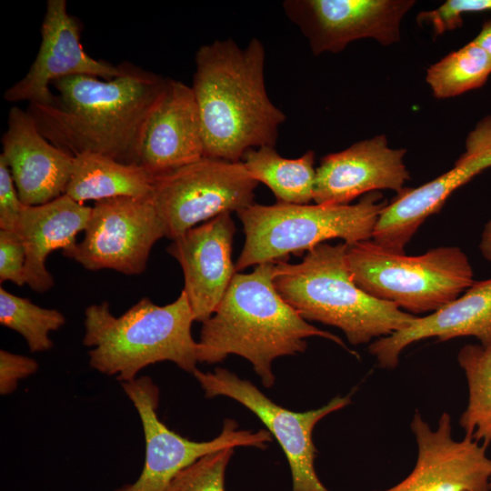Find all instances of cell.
<instances>
[{
    "instance_id": "cell-18",
    "label": "cell",
    "mask_w": 491,
    "mask_h": 491,
    "mask_svg": "<svg viewBox=\"0 0 491 491\" xmlns=\"http://www.w3.org/2000/svg\"><path fill=\"white\" fill-rule=\"evenodd\" d=\"M2 144L1 156L25 205H43L65 194L74 156L49 142L28 111L11 108Z\"/></svg>"
},
{
    "instance_id": "cell-16",
    "label": "cell",
    "mask_w": 491,
    "mask_h": 491,
    "mask_svg": "<svg viewBox=\"0 0 491 491\" xmlns=\"http://www.w3.org/2000/svg\"><path fill=\"white\" fill-rule=\"evenodd\" d=\"M405 148H392L385 135L358 141L321 158L316 167L314 201L349 205L356 197L388 189L400 193L410 179Z\"/></svg>"
},
{
    "instance_id": "cell-22",
    "label": "cell",
    "mask_w": 491,
    "mask_h": 491,
    "mask_svg": "<svg viewBox=\"0 0 491 491\" xmlns=\"http://www.w3.org/2000/svg\"><path fill=\"white\" fill-rule=\"evenodd\" d=\"M154 179L155 175L141 165L85 152L74 156L65 195L80 204L115 197L150 198Z\"/></svg>"
},
{
    "instance_id": "cell-28",
    "label": "cell",
    "mask_w": 491,
    "mask_h": 491,
    "mask_svg": "<svg viewBox=\"0 0 491 491\" xmlns=\"http://www.w3.org/2000/svg\"><path fill=\"white\" fill-rule=\"evenodd\" d=\"M486 11H491V0H447L436 9L420 12L416 20L439 35L460 27L464 14Z\"/></svg>"
},
{
    "instance_id": "cell-27",
    "label": "cell",
    "mask_w": 491,
    "mask_h": 491,
    "mask_svg": "<svg viewBox=\"0 0 491 491\" xmlns=\"http://www.w3.org/2000/svg\"><path fill=\"white\" fill-rule=\"evenodd\" d=\"M235 448L208 454L184 470L171 482L167 491H225V474Z\"/></svg>"
},
{
    "instance_id": "cell-29",
    "label": "cell",
    "mask_w": 491,
    "mask_h": 491,
    "mask_svg": "<svg viewBox=\"0 0 491 491\" xmlns=\"http://www.w3.org/2000/svg\"><path fill=\"white\" fill-rule=\"evenodd\" d=\"M25 249L17 232L0 229V282L25 284Z\"/></svg>"
},
{
    "instance_id": "cell-31",
    "label": "cell",
    "mask_w": 491,
    "mask_h": 491,
    "mask_svg": "<svg viewBox=\"0 0 491 491\" xmlns=\"http://www.w3.org/2000/svg\"><path fill=\"white\" fill-rule=\"evenodd\" d=\"M38 363L32 357L0 350V394L13 393L18 382L35 374Z\"/></svg>"
},
{
    "instance_id": "cell-32",
    "label": "cell",
    "mask_w": 491,
    "mask_h": 491,
    "mask_svg": "<svg viewBox=\"0 0 491 491\" xmlns=\"http://www.w3.org/2000/svg\"><path fill=\"white\" fill-rule=\"evenodd\" d=\"M473 40L491 56V20L483 24L478 35Z\"/></svg>"
},
{
    "instance_id": "cell-10",
    "label": "cell",
    "mask_w": 491,
    "mask_h": 491,
    "mask_svg": "<svg viewBox=\"0 0 491 491\" xmlns=\"http://www.w3.org/2000/svg\"><path fill=\"white\" fill-rule=\"evenodd\" d=\"M207 398L226 396L254 413L280 445L287 459L292 491H329L318 478L315 469L316 448L313 430L325 416L347 406L350 395L336 396L321 407L294 412L273 402L253 383L235 373L217 367L214 372H193Z\"/></svg>"
},
{
    "instance_id": "cell-21",
    "label": "cell",
    "mask_w": 491,
    "mask_h": 491,
    "mask_svg": "<svg viewBox=\"0 0 491 491\" xmlns=\"http://www.w3.org/2000/svg\"><path fill=\"white\" fill-rule=\"evenodd\" d=\"M91 209L66 195L43 205L24 206L16 232L25 249V284L32 290L43 293L55 285L46 268L47 256L60 249L73 259L76 236L86 228Z\"/></svg>"
},
{
    "instance_id": "cell-8",
    "label": "cell",
    "mask_w": 491,
    "mask_h": 491,
    "mask_svg": "<svg viewBox=\"0 0 491 491\" xmlns=\"http://www.w3.org/2000/svg\"><path fill=\"white\" fill-rule=\"evenodd\" d=\"M257 184L241 161L204 156L155 175L151 198L165 237L174 240L201 222L253 205Z\"/></svg>"
},
{
    "instance_id": "cell-5",
    "label": "cell",
    "mask_w": 491,
    "mask_h": 491,
    "mask_svg": "<svg viewBox=\"0 0 491 491\" xmlns=\"http://www.w3.org/2000/svg\"><path fill=\"white\" fill-rule=\"evenodd\" d=\"M195 321L185 293L172 303L158 306L144 297L115 316L109 304H93L85 311L83 344L90 347L89 365L121 383L137 378L145 367L175 363L192 373L199 363L198 342L191 326Z\"/></svg>"
},
{
    "instance_id": "cell-11",
    "label": "cell",
    "mask_w": 491,
    "mask_h": 491,
    "mask_svg": "<svg viewBox=\"0 0 491 491\" xmlns=\"http://www.w3.org/2000/svg\"><path fill=\"white\" fill-rule=\"evenodd\" d=\"M73 259L95 271L142 274L153 246L165 237L152 198L115 197L95 202Z\"/></svg>"
},
{
    "instance_id": "cell-19",
    "label": "cell",
    "mask_w": 491,
    "mask_h": 491,
    "mask_svg": "<svg viewBox=\"0 0 491 491\" xmlns=\"http://www.w3.org/2000/svg\"><path fill=\"white\" fill-rule=\"evenodd\" d=\"M461 336H474L484 346L491 344V278L475 281L455 300L427 316H416L407 326L373 341L368 348L380 367L394 369L403 350L413 343Z\"/></svg>"
},
{
    "instance_id": "cell-24",
    "label": "cell",
    "mask_w": 491,
    "mask_h": 491,
    "mask_svg": "<svg viewBox=\"0 0 491 491\" xmlns=\"http://www.w3.org/2000/svg\"><path fill=\"white\" fill-rule=\"evenodd\" d=\"M468 385V403L459 425L465 436L491 444V344L466 345L457 354Z\"/></svg>"
},
{
    "instance_id": "cell-17",
    "label": "cell",
    "mask_w": 491,
    "mask_h": 491,
    "mask_svg": "<svg viewBox=\"0 0 491 491\" xmlns=\"http://www.w3.org/2000/svg\"><path fill=\"white\" fill-rule=\"evenodd\" d=\"M235 232L230 213H225L187 230L166 248L182 267L183 291L195 321L204 323L212 316L235 275Z\"/></svg>"
},
{
    "instance_id": "cell-4",
    "label": "cell",
    "mask_w": 491,
    "mask_h": 491,
    "mask_svg": "<svg viewBox=\"0 0 491 491\" xmlns=\"http://www.w3.org/2000/svg\"><path fill=\"white\" fill-rule=\"evenodd\" d=\"M346 251V243L325 242L300 263H276V289L305 320L339 328L354 346L407 326L416 316L362 290L348 268Z\"/></svg>"
},
{
    "instance_id": "cell-15",
    "label": "cell",
    "mask_w": 491,
    "mask_h": 491,
    "mask_svg": "<svg viewBox=\"0 0 491 491\" xmlns=\"http://www.w3.org/2000/svg\"><path fill=\"white\" fill-rule=\"evenodd\" d=\"M118 66L91 57L80 42V27L68 14L65 0H48L41 26V44L26 75L5 94L9 102L53 105L50 85L72 75H91L114 79L125 72Z\"/></svg>"
},
{
    "instance_id": "cell-26",
    "label": "cell",
    "mask_w": 491,
    "mask_h": 491,
    "mask_svg": "<svg viewBox=\"0 0 491 491\" xmlns=\"http://www.w3.org/2000/svg\"><path fill=\"white\" fill-rule=\"evenodd\" d=\"M0 323L21 335L31 352H44L53 347L49 335L65 325V317L56 309L41 307L1 286Z\"/></svg>"
},
{
    "instance_id": "cell-2",
    "label": "cell",
    "mask_w": 491,
    "mask_h": 491,
    "mask_svg": "<svg viewBox=\"0 0 491 491\" xmlns=\"http://www.w3.org/2000/svg\"><path fill=\"white\" fill-rule=\"evenodd\" d=\"M265 58L264 45L256 38L245 48L226 39L197 50L191 87L205 156L239 162L249 149L275 145L286 115L266 93Z\"/></svg>"
},
{
    "instance_id": "cell-9",
    "label": "cell",
    "mask_w": 491,
    "mask_h": 491,
    "mask_svg": "<svg viewBox=\"0 0 491 491\" xmlns=\"http://www.w3.org/2000/svg\"><path fill=\"white\" fill-rule=\"evenodd\" d=\"M143 426L145 456L143 469L132 484L114 491H167L173 479L201 457L227 448L265 449L272 441L267 429H239L233 419L224 421L220 434L209 441L189 440L167 427L158 417L159 389L148 376L121 383Z\"/></svg>"
},
{
    "instance_id": "cell-20",
    "label": "cell",
    "mask_w": 491,
    "mask_h": 491,
    "mask_svg": "<svg viewBox=\"0 0 491 491\" xmlns=\"http://www.w3.org/2000/svg\"><path fill=\"white\" fill-rule=\"evenodd\" d=\"M204 156L203 132L194 91L191 86L169 78L147 123L140 164L157 175Z\"/></svg>"
},
{
    "instance_id": "cell-1",
    "label": "cell",
    "mask_w": 491,
    "mask_h": 491,
    "mask_svg": "<svg viewBox=\"0 0 491 491\" xmlns=\"http://www.w3.org/2000/svg\"><path fill=\"white\" fill-rule=\"evenodd\" d=\"M169 78L125 64L111 80L72 75L55 81L53 105L30 104L41 134L72 156L92 152L124 164H140L149 118Z\"/></svg>"
},
{
    "instance_id": "cell-12",
    "label": "cell",
    "mask_w": 491,
    "mask_h": 491,
    "mask_svg": "<svg viewBox=\"0 0 491 491\" xmlns=\"http://www.w3.org/2000/svg\"><path fill=\"white\" fill-rule=\"evenodd\" d=\"M414 0H286L282 5L315 55L339 53L353 41L372 38L382 45L401 39V23Z\"/></svg>"
},
{
    "instance_id": "cell-7",
    "label": "cell",
    "mask_w": 491,
    "mask_h": 491,
    "mask_svg": "<svg viewBox=\"0 0 491 491\" xmlns=\"http://www.w3.org/2000/svg\"><path fill=\"white\" fill-rule=\"evenodd\" d=\"M346 261L362 290L412 315L436 311L475 282L467 256L456 246L407 256L367 240L347 246Z\"/></svg>"
},
{
    "instance_id": "cell-33",
    "label": "cell",
    "mask_w": 491,
    "mask_h": 491,
    "mask_svg": "<svg viewBox=\"0 0 491 491\" xmlns=\"http://www.w3.org/2000/svg\"><path fill=\"white\" fill-rule=\"evenodd\" d=\"M479 250L485 259L491 262V219L486 223L482 231Z\"/></svg>"
},
{
    "instance_id": "cell-23",
    "label": "cell",
    "mask_w": 491,
    "mask_h": 491,
    "mask_svg": "<svg viewBox=\"0 0 491 491\" xmlns=\"http://www.w3.org/2000/svg\"><path fill=\"white\" fill-rule=\"evenodd\" d=\"M241 162L255 180L270 188L278 203L308 205L314 200V151L289 159L281 156L274 146H261L247 150Z\"/></svg>"
},
{
    "instance_id": "cell-3",
    "label": "cell",
    "mask_w": 491,
    "mask_h": 491,
    "mask_svg": "<svg viewBox=\"0 0 491 491\" xmlns=\"http://www.w3.org/2000/svg\"><path fill=\"white\" fill-rule=\"evenodd\" d=\"M276 263L235 273L218 307L205 321L198 341L199 363L215 364L236 355L251 363L264 386H274L275 359L306 349V338L320 336L349 350L340 337L305 320L273 283Z\"/></svg>"
},
{
    "instance_id": "cell-14",
    "label": "cell",
    "mask_w": 491,
    "mask_h": 491,
    "mask_svg": "<svg viewBox=\"0 0 491 491\" xmlns=\"http://www.w3.org/2000/svg\"><path fill=\"white\" fill-rule=\"evenodd\" d=\"M410 427L417 445L415 467L384 491H490L487 446L466 436L456 440L449 414L443 413L433 429L416 411Z\"/></svg>"
},
{
    "instance_id": "cell-6",
    "label": "cell",
    "mask_w": 491,
    "mask_h": 491,
    "mask_svg": "<svg viewBox=\"0 0 491 491\" xmlns=\"http://www.w3.org/2000/svg\"><path fill=\"white\" fill-rule=\"evenodd\" d=\"M387 205L379 191L353 205L254 203L236 213L246 239L235 270L286 261L290 254L309 251L330 239L340 238L347 246L371 240Z\"/></svg>"
},
{
    "instance_id": "cell-13",
    "label": "cell",
    "mask_w": 491,
    "mask_h": 491,
    "mask_svg": "<svg viewBox=\"0 0 491 491\" xmlns=\"http://www.w3.org/2000/svg\"><path fill=\"white\" fill-rule=\"evenodd\" d=\"M491 167V115L479 120L467 135L465 151L454 165L435 179L415 188H404L384 208L372 240L396 253L421 225L443 207L447 198L476 175Z\"/></svg>"
},
{
    "instance_id": "cell-30",
    "label": "cell",
    "mask_w": 491,
    "mask_h": 491,
    "mask_svg": "<svg viewBox=\"0 0 491 491\" xmlns=\"http://www.w3.org/2000/svg\"><path fill=\"white\" fill-rule=\"evenodd\" d=\"M24 206L10 169L0 155V229L16 232Z\"/></svg>"
},
{
    "instance_id": "cell-25",
    "label": "cell",
    "mask_w": 491,
    "mask_h": 491,
    "mask_svg": "<svg viewBox=\"0 0 491 491\" xmlns=\"http://www.w3.org/2000/svg\"><path fill=\"white\" fill-rule=\"evenodd\" d=\"M491 75V56L474 40L426 69L433 95L446 99L482 87Z\"/></svg>"
}]
</instances>
